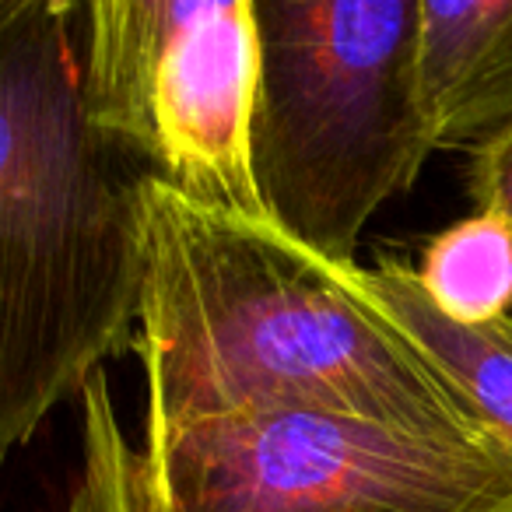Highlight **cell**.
Returning <instances> with one entry per match:
<instances>
[{"label": "cell", "instance_id": "obj_1", "mask_svg": "<svg viewBox=\"0 0 512 512\" xmlns=\"http://www.w3.org/2000/svg\"><path fill=\"white\" fill-rule=\"evenodd\" d=\"M141 337L148 439L313 411L442 442H484L407 334L274 221L144 183Z\"/></svg>", "mask_w": 512, "mask_h": 512}, {"label": "cell", "instance_id": "obj_2", "mask_svg": "<svg viewBox=\"0 0 512 512\" xmlns=\"http://www.w3.org/2000/svg\"><path fill=\"white\" fill-rule=\"evenodd\" d=\"M85 4L0 15V456L134 337L148 169L81 106Z\"/></svg>", "mask_w": 512, "mask_h": 512}, {"label": "cell", "instance_id": "obj_3", "mask_svg": "<svg viewBox=\"0 0 512 512\" xmlns=\"http://www.w3.org/2000/svg\"><path fill=\"white\" fill-rule=\"evenodd\" d=\"M253 172L267 221L337 267L435 151L418 85L421 0H256Z\"/></svg>", "mask_w": 512, "mask_h": 512}, {"label": "cell", "instance_id": "obj_4", "mask_svg": "<svg viewBox=\"0 0 512 512\" xmlns=\"http://www.w3.org/2000/svg\"><path fill=\"white\" fill-rule=\"evenodd\" d=\"M256 95V0L85 4L88 123L179 197L267 218L253 172Z\"/></svg>", "mask_w": 512, "mask_h": 512}, {"label": "cell", "instance_id": "obj_5", "mask_svg": "<svg viewBox=\"0 0 512 512\" xmlns=\"http://www.w3.org/2000/svg\"><path fill=\"white\" fill-rule=\"evenodd\" d=\"M144 512H512V456L313 411L144 442Z\"/></svg>", "mask_w": 512, "mask_h": 512}, {"label": "cell", "instance_id": "obj_6", "mask_svg": "<svg viewBox=\"0 0 512 512\" xmlns=\"http://www.w3.org/2000/svg\"><path fill=\"white\" fill-rule=\"evenodd\" d=\"M418 85L435 148H477L512 120V0H421Z\"/></svg>", "mask_w": 512, "mask_h": 512}, {"label": "cell", "instance_id": "obj_7", "mask_svg": "<svg viewBox=\"0 0 512 512\" xmlns=\"http://www.w3.org/2000/svg\"><path fill=\"white\" fill-rule=\"evenodd\" d=\"M351 281L428 358L477 428L512 456V313L488 323L449 320L421 292L414 267L390 256L376 267L355 264Z\"/></svg>", "mask_w": 512, "mask_h": 512}, {"label": "cell", "instance_id": "obj_8", "mask_svg": "<svg viewBox=\"0 0 512 512\" xmlns=\"http://www.w3.org/2000/svg\"><path fill=\"white\" fill-rule=\"evenodd\" d=\"M421 292L456 323H488L512 309V225L477 211L439 232L414 267Z\"/></svg>", "mask_w": 512, "mask_h": 512}, {"label": "cell", "instance_id": "obj_9", "mask_svg": "<svg viewBox=\"0 0 512 512\" xmlns=\"http://www.w3.org/2000/svg\"><path fill=\"white\" fill-rule=\"evenodd\" d=\"M67 512H144V460L123 428L106 372L81 390V467Z\"/></svg>", "mask_w": 512, "mask_h": 512}, {"label": "cell", "instance_id": "obj_10", "mask_svg": "<svg viewBox=\"0 0 512 512\" xmlns=\"http://www.w3.org/2000/svg\"><path fill=\"white\" fill-rule=\"evenodd\" d=\"M470 197L477 211L498 214L512 225V120L474 148Z\"/></svg>", "mask_w": 512, "mask_h": 512}, {"label": "cell", "instance_id": "obj_11", "mask_svg": "<svg viewBox=\"0 0 512 512\" xmlns=\"http://www.w3.org/2000/svg\"><path fill=\"white\" fill-rule=\"evenodd\" d=\"M8 8H11V0H0V15H4Z\"/></svg>", "mask_w": 512, "mask_h": 512}]
</instances>
